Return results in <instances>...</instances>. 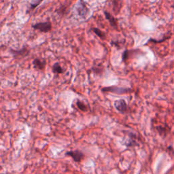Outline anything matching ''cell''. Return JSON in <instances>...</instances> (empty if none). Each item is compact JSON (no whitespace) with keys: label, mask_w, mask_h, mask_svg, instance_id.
<instances>
[{"label":"cell","mask_w":174,"mask_h":174,"mask_svg":"<svg viewBox=\"0 0 174 174\" xmlns=\"http://www.w3.org/2000/svg\"><path fill=\"white\" fill-rule=\"evenodd\" d=\"M76 104H77L78 108L79 110H80L81 111H82V112H87V107L84 103L81 102L80 101H78Z\"/></svg>","instance_id":"cell-12"},{"label":"cell","mask_w":174,"mask_h":174,"mask_svg":"<svg viewBox=\"0 0 174 174\" xmlns=\"http://www.w3.org/2000/svg\"><path fill=\"white\" fill-rule=\"evenodd\" d=\"M76 11L78 15L82 18H86L89 12V10L87 8L86 5L82 0H80V2L78 3L76 6Z\"/></svg>","instance_id":"cell-2"},{"label":"cell","mask_w":174,"mask_h":174,"mask_svg":"<svg viewBox=\"0 0 174 174\" xmlns=\"http://www.w3.org/2000/svg\"><path fill=\"white\" fill-rule=\"evenodd\" d=\"M172 7H173V8H174V6H172Z\"/></svg>","instance_id":"cell-15"},{"label":"cell","mask_w":174,"mask_h":174,"mask_svg":"<svg viewBox=\"0 0 174 174\" xmlns=\"http://www.w3.org/2000/svg\"><path fill=\"white\" fill-rule=\"evenodd\" d=\"M173 31H174V29H173Z\"/></svg>","instance_id":"cell-16"},{"label":"cell","mask_w":174,"mask_h":174,"mask_svg":"<svg viewBox=\"0 0 174 174\" xmlns=\"http://www.w3.org/2000/svg\"><path fill=\"white\" fill-rule=\"evenodd\" d=\"M53 71L54 73H61L63 72V69L61 67V65H59L58 63H54L53 66Z\"/></svg>","instance_id":"cell-10"},{"label":"cell","mask_w":174,"mask_h":174,"mask_svg":"<svg viewBox=\"0 0 174 174\" xmlns=\"http://www.w3.org/2000/svg\"><path fill=\"white\" fill-rule=\"evenodd\" d=\"M33 65L34 66V68L36 69H43L44 68H45L46 63L45 61L40 60L39 59H35L33 61Z\"/></svg>","instance_id":"cell-7"},{"label":"cell","mask_w":174,"mask_h":174,"mask_svg":"<svg viewBox=\"0 0 174 174\" xmlns=\"http://www.w3.org/2000/svg\"><path fill=\"white\" fill-rule=\"evenodd\" d=\"M65 155L72 157L73 160L74 161L76 162H80L84 158V154L81 151L78 150H70V151L67 152V153H65Z\"/></svg>","instance_id":"cell-3"},{"label":"cell","mask_w":174,"mask_h":174,"mask_svg":"<svg viewBox=\"0 0 174 174\" xmlns=\"http://www.w3.org/2000/svg\"><path fill=\"white\" fill-rule=\"evenodd\" d=\"M114 107L120 112H125L127 110V106L124 99H120L114 102Z\"/></svg>","instance_id":"cell-5"},{"label":"cell","mask_w":174,"mask_h":174,"mask_svg":"<svg viewBox=\"0 0 174 174\" xmlns=\"http://www.w3.org/2000/svg\"><path fill=\"white\" fill-rule=\"evenodd\" d=\"M12 53L14 54L15 57L18 56H23L25 57L29 54V50L26 49H23L20 50H12Z\"/></svg>","instance_id":"cell-9"},{"label":"cell","mask_w":174,"mask_h":174,"mask_svg":"<svg viewBox=\"0 0 174 174\" xmlns=\"http://www.w3.org/2000/svg\"><path fill=\"white\" fill-rule=\"evenodd\" d=\"M43 0H32L31 2V9H34L35 7L38 6Z\"/></svg>","instance_id":"cell-13"},{"label":"cell","mask_w":174,"mask_h":174,"mask_svg":"<svg viewBox=\"0 0 174 174\" xmlns=\"http://www.w3.org/2000/svg\"><path fill=\"white\" fill-rule=\"evenodd\" d=\"M33 27L42 32L46 33L51 30L52 26L49 22H44V23H39L33 25Z\"/></svg>","instance_id":"cell-4"},{"label":"cell","mask_w":174,"mask_h":174,"mask_svg":"<svg viewBox=\"0 0 174 174\" xmlns=\"http://www.w3.org/2000/svg\"><path fill=\"white\" fill-rule=\"evenodd\" d=\"M104 14H105L106 19L109 21L110 25L112 26V27H113L114 28L116 29L117 28V22H116V20L115 19V18H114L110 13L106 12V11H105Z\"/></svg>","instance_id":"cell-6"},{"label":"cell","mask_w":174,"mask_h":174,"mask_svg":"<svg viewBox=\"0 0 174 174\" xmlns=\"http://www.w3.org/2000/svg\"><path fill=\"white\" fill-rule=\"evenodd\" d=\"M113 5V11L116 14H118L119 13L121 6H122V3L120 0H114L112 2Z\"/></svg>","instance_id":"cell-8"},{"label":"cell","mask_w":174,"mask_h":174,"mask_svg":"<svg viewBox=\"0 0 174 174\" xmlns=\"http://www.w3.org/2000/svg\"><path fill=\"white\" fill-rule=\"evenodd\" d=\"M169 38V37H166V38H162L161 39V40H154V39H150L149 40V42H153V43H156V44H158V43H161L162 42H164L166 40H167Z\"/></svg>","instance_id":"cell-14"},{"label":"cell","mask_w":174,"mask_h":174,"mask_svg":"<svg viewBox=\"0 0 174 174\" xmlns=\"http://www.w3.org/2000/svg\"><path fill=\"white\" fill-rule=\"evenodd\" d=\"M131 90V88L118 87H105L102 88V91L103 92H110L118 95L127 93V92H130Z\"/></svg>","instance_id":"cell-1"},{"label":"cell","mask_w":174,"mask_h":174,"mask_svg":"<svg viewBox=\"0 0 174 174\" xmlns=\"http://www.w3.org/2000/svg\"><path fill=\"white\" fill-rule=\"evenodd\" d=\"M92 31H93L96 35H97L99 38H100L102 40H104L106 38V35H105V33L102 32L101 30H99V29L97 28H92Z\"/></svg>","instance_id":"cell-11"}]
</instances>
